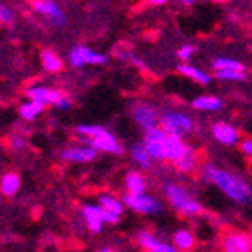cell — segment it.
<instances>
[{"instance_id": "cell-1", "label": "cell", "mask_w": 252, "mask_h": 252, "mask_svg": "<svg viewBox=\"0 0 252 252\" xmlns=\"http://www.w3.org/2000/svg\"><path fill=\"white\" fill-rule=\"evenodd\" d=\"M203 178L208 184L215 185L224 196L240 205H245L252 199V187L244 178L236 177L233 173L222 168H217L214 164H206L203 168Z\"/></svg>"}, {"instance_id": "cell-2", "label": "cell", "mask_w": 252, "mask_h": 252, "mask_svg": "<svg viewBox=\"0 0 252 252\" xmlns=\"http://www.w3.org/2000/svg\"><path fill=\"white\" fill-rule=\"evenodd\" d=\"M164 194H166V199L169 201V205H171L180 215L194 217V215L201 214V205H199V201L194 198L189 190L184 189L182 185L168 184L166 189H164Z\"/></svg>"}, {"instance_id": "cell-3", "label": "cell", "mask_w": 252, "mask_h": 252, "mask_svg": "<svg viewBox=\"0 0 252 252\" xmlns=\"http://www.w3.org/2000/svg\"><path fill=\"white\" fill-rule=\"evenodd\" d=\"M160 127L169 134H189L194 130V120L182 111H166L159 120Z\"/></svg>"}, {"instance_id": "cell-4", "label": "cell", "mask_w": 252, "mask_h": 252, "mask_svg": "<svg viewBox=\"0 0 252 252\" xmlns=\"http://www.w3.org/2000/svg\"><path fill=\"white\" fill-rule=\"evenodd\" d=\"M166 136H168V132L160 126L145 130L143 145L154 160H159V162L166 160Z\"/></svg>"}, {"instance_id": "cell-5", "label": "cell", "mask_w": 252, "mask_h": 252, "mask_svg": "<svg viewBox=\"0 0 252 252\" xmlns=\"http://www.w3.org/2000/svg\"><path fill=\"white\" fill-rule=\"evenodd\" d=\"M124 203H126L127 208H130L132 212L143 214V215H157L162 210L159 199H156L154 196H148V194H145V192H141V194L127 192Z\"/></svg>"}, {"instance_id": "cell-6", "label": "cell", "mask_w": 252, "mask_h": 252, "mask_svg": "<svg viewBox=\"0 0 252 252\" xmlns=\"http://www.w3.org/2000/svg\"><path fill=\"white\" fill-rule=\"evenodd\" d=\"M106 55L90 50L89 46H74L69 51V63L72 67H83V65H101L106 63Z\"/></svg>"}, {"instance_id": "cell-7", "label": "cell", "mask_w": 252, "mask_h": 252, "mask_svg": "<svg viewBox=\"0 0 252 252\" xmlns=\"http://www.w3.org/2000/svg\"><path fill=\"white\" fill-rule=\"evenodd\" d=\"M34 11L44 16L53 27H63L67 23V16L57 2L53 0H34Z\"/></svg>"}, {"instance_id": "cell-8", "label": "cell", "mask_w": 252, "mask_h": 252, "mask_svg": "<svg viewBox=\"0 0 252 252\" xmlns=\"http://www.w3.org/2000/svg\"><path fill=\"white\" fill-rule=\"evenodd\" d=\"M85 143L92 145L94 148H97V150H101V152H106V154H113V156H120V154L124 152L122 145H120V141L117 139V136L111 134L109 130H104L102 134L95 136V138H87Z\"/></svg>"}, {"instance_id": "cell-9", "label": "cell", "mask_w": 252, "mask_h": 252, "mask_svg": "<svg viewBox=\"0 0 252 252\" xmlns=\"http://www.w3.org/2000/svg\"><path fill=\"white\" fill-rule=\"evenodd\" d=\"M226 252H251L252 251V236L245 233H227L220 242Z\"/></svg>"}, {"instance_id": "cell-10", "label": "cell", "mask_w": 252, "mask_h": 252, "mask_svg": "<svg viewBox=\"0 0 252 252\" xmlns=\"http://www.w3.org/2000/svg\"><path fill=\"white\" fill-rule=\"evenodd\" d=\"M97 148H94L92 145L85 143L81 147H69L62 152V159L69 160V162H92L94 159H97Z\"/></svg>"}, {"instance_id": "cell-11", "label": "cell", "mask_w": 252, "mask_h": 252, "mask_svg": "<svg viewBox=\"0 0 252 252\" xmlns=\"http://www.w3.org/2000/svg\"><path fill=\"white\" fill-rule=\"evenodd\" d=\"M81 214H83V220L90 231L92 233L102 231L106 220H104V208L101 205H85Z\"/></svg>"}, {"instance_id": "cell-12", "label": "cell", "mask_w": 252, "mask_h": 252, "mask_svg": "<svg viewBox=\"0 0 252 252\" xmlns=\"http://www.w3.org/2000/svg\"><path fill=\"white\" fill-rule=\"evenodd\" d=\"M212 134H214L215 141H219L224 147H235L240 141L238 130L227 122H217L212 127Z\"/></svg>"}, {"instance_id": "cell-13", "label": "cell", "mask_w": 252, "mask_h": 252, "mask_svg": "<svg viewBox=\"0 0 252 252\" xmlns=\"http://www.w3.org/2000/svg\"><path fill=\"white\" fill-rule=\"evenodd\" d=\"M132 118H134V122L138 124L143 130H148V129H152V127H156L160 120V118L157 117L156 109L148 104L136 106V108L132 109Z\"/></svg>"}, {"instance_id": "cell-14", "label": "cell", "mask_w": 252, "mask_h": 252, "mask_svg": "<svg viewBox=\"0 0 252 252\" xmlns=\"http://www.w3.org/2000/svg\"><path fill=\"white\" fill-rule=\"evenodd\" d=\"M189 145L185 143L180 134H169L166 136V160L177 162L189 152Z\"/></svg>"}, {"instance_id": "cell-15", "label": "cell", "mask_w": 252, "mask_h": 252, "mask_svg": "<svg viewBox=\"0 0 252 252\" xmlns=\"http://www.w3.org/2000/svg\"><path fill=\"white\" fill-rule=\"evenodd\" d=\"M136 238H138V244L148 252H175L177 251L175 245L166 244V242L157 238V236L150 231H141Z\"/></svg>"}, {"instance_id": "cell-16", "label": "cell", "mask_w": 252, "mask_h": 252, "mask_svg": "<svg viewBox=\"0 0 252 252\" xmlns=\"http://www.w3.org/2000/svg\"><path fill=\"white\" fill-rule=\"evenodd\" d=\"M27 95L29 99H34V101H39L42 104H51L55 106V102L59 101L62 92L59 90H53V89H48V87H32V89L27 90Z\"/></svg>"}, {"instance_id": "cell-17", "label": "cell", "mask_w": 252, "mask_h": 252, "mask_svg": "<svg viewBox=\"0 0 252 252\" xmlns=\"http://www.w3.org/2000/svg\"><path fill=\"white\" fill-rule=\"evenodd\" d=\"M21 187V178L18 173L9 171L0 178V194H4L5 198H14Z\"/></svg>"}, {"instance_id": "cell-18", "label": "cell", "mask_w": 252, "mask_h": 252, "mask_svg": "<svg viewBox=\"0 0 252 252\" xmlns=\"http://www.w3.org/2000/svg\"><path fill=\"white\" fill-rule=\"evenodd\" d=\"M178 72L184 74L185 78H189V80L203 85V87L210 85V81H212V76L208 74V72H205L199 67H194V65H189V63H182L180 67H178Z\"/></svg>"}, {"instance_id": "cell-19", "label": "cell", "mask_w": 252, "mask_h": 252, "mask_svg": "<svg viewBox=\"0 0 252 252\" xmlns=\"http://www.w3.org/2000/svg\"><path fill=\"white\" fill-rule=\"evenodd\" d=\"M222 106H224V102L215 95H199L192 101L194 109H199V111H210V113L220 111Z\"/></svg>"}, {"instance_id": "cell-20", "label": "cell", "mask_w": 252, "mask_h": 252, "mask_svg": "<svg viewBox=\"0 0 252 252\" xmlns=\"http://www.w3.org/2000/svg\"><path fill=\"white\" fill-rule=\"evenodd\" d=\"M173 245L177 247V251H190L196 245V238L189 229H178L173 235Z\"/></svg>"}, {"instance_id": "cell-21", "label": "cell", "mask_w": 252, "mask_h": 252, "mask_svg": "<svg viewBox=\"0 0 252 252\" xmlns=\"http://www.w3.org/2000/svg\"><path fill=\"white\" fill-rule=\"evenodd\" d=\"M41 63L42 67L46 69L48 72H60L62 71V59H60L59 55L55 53L51 50H44L41 53Z\"/></svg>"}, {"instance_id": "cell-22", "label": "cell", "mask_w": 252, "mask_h": 252, "mask_svg": "<svg viewBox=\"0 0 252 252\" xmlns=\"http://www.w3.org/2000/svg\"><path fill=\"white\" fill-rule=\"evenodd\" d=\"M126 189L130 194H141L147 189V184H145V178L141 177V173L138 171H130L126 177Z\"/></svg>"}, {"instance_id": "cell-23", "label": "cell", "mask_w": 252, "mask_h": 252, "mask_svg": "<svg viewBox=\"0 0 252 252\" xmlns=\"http://www.w3.org/2000/svg\"><path fill=\"white\" fill-rule=\"evenodd\" d=\"M130 156H132V160H134L136 164H138L139 168L143 169H148L152 166V156L148 154V150L145 148V145H134L132 147V150H130Z\"/></svg>"}, {"instance_id": "cell-24", "label": "cell", "mask_w": 252, "mask_h": 252, "mask_svg": "<svg viewBox=\"0 0 252 252\" xmlns=\"http://www.w3.org/2000/svg\"><path fill=\"white\" fill-rule=\"evenodd\" d=\"M212 65L215 71H244V63L231 57H217Z\"/></svg>"}, {"instance_id": "cell-25", "label": "cell", "mask_w": 252, "mask_h": 252, "mask_svg": "<svg viewBox=\"0 0 252 252\" xmlns=\"http://www.w3.org/2000/svg\"><path fill=\"white\" fill-rule=\"evenodd\" d=\"M42 109H44V104H42V102L34 101V99H30L29 102L21 104V108H20V117L23 118V120H34L35 117H39V113H41Z\"/></svg>"}, {"instance_id": "cell-26", "label": "cell", "mask_w": 252, "mask_h": 252, "mask_svg": "<svg viewBox=\"0 0 252 252\" xmlns=\"http://www.w3.org/2000/svg\"><path fill=\"white\" fill-rule=\"evenodd\" d=\"M99 205H101L102 208H106V210L113 212L115 215L124 214V201H120V199L115 198V196H111V194H104V196H101V198H99Z\"/></svg>"}, {"instance_id": "cell-27", "label": "cell", "mask_w": 252, "mask_h": 252, "mask_svg": "<svg viewBox=\"0 0 252 252\" xmlns=\"http://www.w3.org/2000/svg\"><path fill=\"white\" fill-rule=\"evenodd\" d=\"M196 162H198V160H196V154H194L192 148H189V152H187L180 160H177L175 166H177V169L180 173H192L194 169H196Z\"/></svg>"}, {"instance_id": "cell-28", "label": "cell", "mask_w": 252, "mask_h": 252, "mask_svg": "<svg viewBox=\"0 0 252 252\" xmlns=\"http://www.w3.org/2000/svg\"><path fill=\"white\" fill-rule=\"evenodd\" d=\"M104 127L95 126V124H83V126H78V132L85 138H95V136L102 134L104 132Z\"/></svg>"}, {"instance_id": "cell-29", "label": "cell", "mask_w": 252, "mask_h": 252, "mask_svg": "<svg viewBox=\"0 0 252 252\" xmlns=\"http://www.w3.org/2000/svg\"><path fill=\"white\" fill-rule=\"evenodd\" d=\"M215 76L222 81H240L244 80V71H215Z\"/></svg>"}, {"instance_id": "cell-30", "label": "cell", "mask_w": 252, "mask_h": 252, "mask_svg": "<svg viewBox=\"0 0 252 252\" xmlns=\"http://www.w3.org/2000/svg\"><path fill=\"white\" fill-rule=\"evenodd\" d=\"M14 20V11L9 5L0 4V23H11Z\"/></svg>"}, {"instance_id": "cell-31", "label": "cell", "mask_w": 252, "mask_h": 252, "mask_svg": "<svg viewBox=\"0 0 252 252\" xmlns=\"http://www.w3.org/2000/svg\"><path fill=\"white\" fill-rule=\"evenodd\" d=\"M194 53H196V46H192V44H185V46H182L180 50H178V59L190 60L194 57Z\"/></svg>"}, {"instance_id": "cell-32", "label": "cell", "mask_w": 252, "mask_h": 252, "mask_svg": "<svg viewBox=\"0 0 252 252\" xmlns=\"http://www.w3.org/2000/svg\"><path fill=\"white\" fill-rule=\"evenodd\" d=\"M69 106H71V101H69V97L63 95V94L60 95L59 101L55 102V108H57V109H62V111H63V109H69Z\"/></svg>"}, {"instance_id": "cell-33", "label": "cell", "mask_w": 252, "mask_h": 252, "mask_svg": "<svg viewBox=\"0 0 252 252\" xmlns=\"http://www.w3.org/2000/svg\"><path fill=\"white\" fill-rule=\"evenodd\" d=\"M240 148H242V152H244L249 159H252V139H244L242 145H240Z\"/></svg>"}, {"instance_id": "cell-34", "label": "cell", "mask_w": 252, "mask_h": 252, "mask_svg": "<svg viewBox=\"0 0 252 252\" xmlns=\"http://www.w3.org/2000/svg\"><path fill=\"white\" fill-rule=\"evenodd\" d=\"M11 145H13L14 150H23L27 145V141L23 138H20V136H14L13 139H11Z\"/></svg>"}, {"instance_id": "cell-35", "label": "cell", "mask_w": 252, "mask_h": 252, "mask_svg": "<svg viewBox=\"0 0 252 252\" xmlns=\"http://www.w3.org/2000/svg\"><path fill=\"white\" fill-rule=\"evenodd\" d=\"M154 5H164V4H168V0H150Z\"/></svg>"}, {"instance_id": "cell-36", "label": "cell", "mask_w": 252, "mask_h": 252, "mask_svg": "<svg viewBox=\"0 0 252 252\" xmlns=\"http://www.w3.org/2000/svg\"><path fill=\"white\" fill-rule=\"evenodd\" d=\"M180 4H184V5H192V4H196V0H180Z\"/></svg>"}, {"instance_id": "cell-37", "label": "cell", "mask_w": 252, "mask_h": 252, "mask_svg": "<svg viewBox=\"0 0 252 252\" xmlns=\"http://www.w3.org/2000/svg\"><path fill=\"white\" fill-rule=\"evenodd\" d=\"M212 2H217V4H226V2H231V0H212Z\"/></svg>"}, {"instance_id": "cell-38", "label": "cell", "mask_w": 252, "mask_h": 252, "mask_svg": "<svg viewBox=\"0 0 252 252\" xmlns=\"http://www.w3.org/2000/svg\"><path fill=\"white\" fill-rule=\"evenodd\" d=\"M251 236H252V224H251Z\"/></svg>"}]
</instances>
